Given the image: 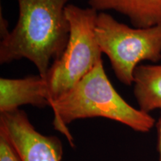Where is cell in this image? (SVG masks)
<instances>
[{"label":"cell","mask_w":161,"mask_h":161,"mask_svg":"<svg viewBox=\"0 0 161 161\" xmlns=\"http://www.w3.org/2000/svg\"><path fill=\"white\" fill-rule=\"evenodd\" d=\"M19 19L0 43V63L29 60L45 76L68 43L69 24L64 0H17Z\"/></svg>","instance_id":"1"},{"label":"cell","mask_w":161,"mask_h":161,"mask_svg":"<svg viewBox=\"0 0 161 161\" xmlns=\"http://www.w3.org/2000/svg\"><path fill=\"white\" fill-rule=\"evenodd\" d=\"M160 115L158 122L157 123V129H158V161H161V109Z\"/></svg>","instance_id":"10"},{"label":"cell","mask_w":161,"mask_h":161,"mask_svg":"<svg viewBox=\"0 0 161 161\" xmlns=\"http://www.w3.org/2000/svg\"><path fill=\"white\" fill-rule=\"evenodd\" d=\"M50 107L46 78L40 75L23 78H0V114L19 109L23 105Z\"/></svg>","instance_id":"6"},{"label":"cell","mask_w":161,"mask_h":161,"mask_svg":"<svg viewBox=\"0 0 161 161\" xmlns=\"http://www.w3.org/2000/svg\"><path fill=\"white\" fill-rule=\"evenodd\" d=\"M66 16L69 24L68 43L45 76L50 105L66 93L102 61V51L96 40L95 27L98 11L67 5Z\"/></svg>","instance_id":"3"},{"label":"cell","mask_w":161,"mask_h":161,"mask_svg":"<svg viewBox=\"0 0 161 161\" xmlns=\"http://www.w3.org/2000/svg\"><path fill=\"white\" fill-rule=\"evenodd\" d=\"M134 95L139 109H161V64H140L134 74Z\"/></svg>","instance_id":"8"},{"label":"cell","mask_w":161,"mask_h":161,"mask_svg":"<svg viewBox=\"0 0 161 161\" xmlns=\"http://www.w3.org/2000/svg\"><path fill=\"white\" fill-rule=\"evenodd\" d=\"M90 8L97 11L113 10L129 18L136 28H148L161 24V0H89Z\"/></svg>","instance_id":"7"},{"label":"cell","mask_w":161,"mask_h":161,"mask_svg":"<svg viewBox=\"0 0 161 161\" xmlns=\"http://www.w3.org/2000/svg\"><path fill=\"white\" fill-rule=\"evenodd\" d=\"M95 35L102 53L109 58L116 77L131 85L136 68L144 60L161 59V24L130 28L104 12L98 14Z\"/></svg>","instance_id":"4"},{"label":"cell","mask_w":161,"mask_h":161,"mask_svg":"<svg viewBox=\"0 0 161 161\" xmlns=\"http://www.w3.org/2000/svg\"><path fill=\"white\" fill-rule=\"evenodd\" d=\"M0 136L5 138L20 161H61L63 145L55 136L36 130L23 110L0 114Z\"/></svg>","instance_id":"5"},{"label":"cell","mask_w":161,"mask_h":161,"mask_svg":"<svg viewBox=\"0 0 161 161\" xmlns=\"http://www.w3.org/2000/svg\"><path fill=\"white\" fill-rule=\"evenodd\" d=\"M0 161H20L7 140L1 136H0Z\"/></svg>","instance_id":"9"},{"label":"cell","mask_w":161,"mask_h":161,"mask_svg":"<svg viewBox=\"0 0 161 161\" xmlns=\"http://www.w3.org/2000/svg\"><path fill=\"white\" fill-rule=\"evenodd\" d=\"M50 108L54 113V127L72 146L74 140L68 125L78 119L105 118L140 133L150 131L155 124L149 114L134 108L114 89L102 60L69 91L54 101Z\"/></svg>","instance_id":"2"},{"label":"cell","mask_w":161,"mask_h":161,"mask_svg":"<svg viewBox=\"0 0 161 161\" xmlns=\"http://www.w3.org/2000/svg\"><path fill=\"white\" fill-rule=\"evenodd\" d=\"M64 1H65V2H66V3H67V2L69 1V0H64Z\"/></svg>","instance_id":"11"}]
</instances>
